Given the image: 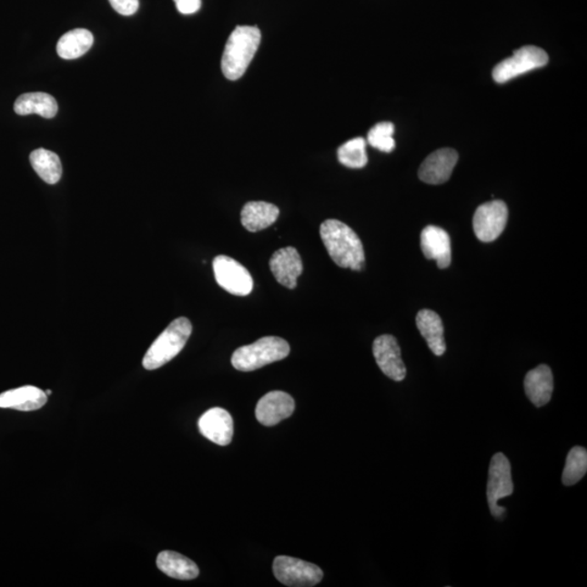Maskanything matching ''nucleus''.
Wrapping results in <instances>:
<instances>
[{"label":"nucleus","instance_id":"f257e3e1","mask_svg":"<svg viewBox=\"0 0 587 587\" xmlns=\"http://www.w3.org/2000/svg\"><path fill=\"white\" fill-rule=\"evenodd\" d=\"M320 237L329 257L344 269L361 271L365 266V250L359 237L345 223L339 220L324 221Z\"/></svg>","mask_w":587,"mask_h":587},{"label":"nucleus","instance_id":"f03ea898","mask_svg":"<svg viewBox=\"0 0 587 587\" xmlns=\"http://www.w3.org/2000/svg\"><path fill=\"white\" fill-rule=\"evenodd\" d=\"M261 42L258 27L239 25L228 37L221 60L223 75L230 81H237L245 75L254 59Z\"/></svg>","mask_w":587,"mask_h":587},{"label":"nucleus","instance_id":"7ed1b4c3","mask_svg":"<svg viewBox=\"0 0 587 587\" xmlns=\"http://www.w3.org/2000/svg\"><path fill=\"white\" fill-rule=\"evenodd\" d=\"M192 323L187 318H178L162 332L145 355L143 366L156 370L180 354L192 334Z\"/></svg>","mask_w":587,"mask_h":587},{"label":"nucleus","instance_id":"20e7f679","mask_svg":"<svg viewBox=\"0 0 587 587\" xmlns=\"http://www.w3.org/2000/svg\"><path fill=\"white\" fill-rule=\"evenodd\" d=\"M289 351L287 340L277 337H266L254 344L242 346L235 350L231 361L238 371H255L270 363L285 359Z\"/></svg>","mask_w":587,"mask_h":587},{"label":"nucleus","instance_id":"39448f33","mask_svg":"<svg viewBox=\"0 0 587 587\" xmlns=\"http://www.w3.org/2000/svg\"><path fill=\"white\" fill-rule=\"evenodd\" d=\"M513 490L511 461L504 454L497 452L490 463L488 490H486L490 511L495 518L504 516L506 508L499 506V501L511 496Z\"/></svg>","mask_w":587,"mask_h":587},{"label":"nucleus","instance_id":"423d86ee","mask_svg":"<svg viewBox=\"0 0 587 587\" xmlns=\"http://www.w3.org/2000/svg\"><path fill=\"white\" fill-rule=\"evenodd\" d=\"M273 573L279 582L292 587L315 586L323 579V572L316 564L288 556L274 559Z\"/></svg>","mask_w":587,"mask_h":587},{"label":"nucleus","instance_id":"0eeeda50","mask_svg":"<svg viewBox=\"0 0 587 587\" xmlns=\"http://www.w3.org/2000/svg\"><path fill=\"white\" fill-rule=\"evenodd\" d=\"M548 63L545 50L536 46H524L497 65L493 70V78L497 83H506L527 72L543 68Z\"/></svg>","mask_w":587,"mask_h":587},{"label":"nucleus","instance_id":"6e6552de","mask_svg":"<svg viewBox=\"0 0 587 587\" xmlns=\"http://www.w3.org/2000/svg\"><path fill=\"white\" fill-rule=\"evenodd\" d=\"M508 208L504 201L493 200L478 207L473 217V230L481 242L491 243L504 232Z\"/></svg>","mask_w":587,"mask_h":587},{"label":"nucleus","instance_id":"1a4fd4ad","mask_svg":"<svg viewBox=\"0 0 587 587\" xmlns=\"http://www.w3.org/2000/svg\"><path fill=\"white\" fill-rule=\"evenodd\" d=\"M212 266L216 281L227 292L237 296H248L253 290L254 281L250 273L231 257L218 256Z\"/></svg>","mask_w":587,"mask_h":587},{"label":"nucleus","instance_id":"9d476101","mask_svg":"<svg viewBox=\"0 0 587 587\" xmlns=\"http://www.w3.org/2000/svg\"><path fill=\"white\" fill-rule=\"evenodd\" d=\"M373 355L385 376L396 382H400L406 378V366L401 359L400 345L394 337L387 334L377 338L373 343Z\"/></svg>","mask_w":587,"mask_h":587},{"label":"nucleus","instance_id":"9b49d317","mask_svg":"<svg viewBox=\"0 0 587 587\" xmlns=\"http://www.w3.org/2000/svg\"><path fill=\"white\" fill-rule=\"evenodd\" d=\"M295 401L285 391L274 390L266 394L256 407V418L262 426L273 427L293 415Z\"/></svg>","mask_w":587,"mask_h":587},{"label":"nucleus","instance_id":"f8f14e48","mask_svg":"<svg viewBox=\"0 0 587 587\" xmlns=\"http://www.w3.org/2000/svg\"><path fill=\"white\" fill-rule=\"evenodd\" d=\"M200 433L217 445L227 446L231 443L234 434L233 418L230 412L222 408H211L200 417Z\"/></svg>","mask_w":587,"mask_h":587},{"label":"nucleus","instance_id":"ddd939ff","mask_svg":"<svg viewBox=\"0 0 587 587\" xmlns=\"http://www.w3.org/2000/svg\"><path fill=\"white\" fill-rule=\"evenodd\" d=\"M458 161L455 149L443 148L430 154L419 169V177L424 183L439 186L450 180Z\"/></svg>","mask_w":587,"mask_h":587},{"label":"nucleus","instance_id":"4468645a","mask_svg":"<svg viewBox=\"0 0 587 587\" xmlns=\"http://www.w3.org/2000/svg\"><path fill=\"white\" fill-rule=\"evenodd\" d=\"M270 269L279 284L293 289L298 287V279L303 273V261L294 248H281L271 257Z\"/></svg>","mask_w":587,"mask_h":587},{"label":"nucleus","instance_id":"2eb2a0df","mask_svg":"<svg viewBox=\"0 0 587 587\" xmlns=\"http://www.w3.org/2000/svg\"><path fill=\"white\" fill-rule=\"evenodd\" d=\"M421 249L427 259L435 260L440 269L451 262V242L449 233L439 227L429 226L421 233Z\"/></svg>","mask_w":587,"mask_h":587},{"label":"nucleus","instance_id":"dca6fc26","mask_svg":"<svg viewBox=\"0 0 587 587\" xmlns=\"http://www.w3.org/2000/svg\"><path fill=\"white\" fill-rule=\"evenodd\" d=\"M524 390L535 407H543L552 400L553 377L551 368L540 365L528 372L524 379Z\"/></svg>","mask_w":587,"mask_h":587},{"label":"nucleus","instance_id":"f3484780","mask_svg":"<svg viewBox=\"0 0 587 587\" xmlns=\"http://www.w3.org/2000/svg\"><path fill=\"white\" fill-rule=\"evenodd\" d=\"M46 402V393L35 387L10 390L0 395V408H10L19 411L41 410Z\"/></svg>","mask_w":587,"mask_h":587},{"label":"nucleus","instance_id":"a211bd4d","mask_svg":"<svg viewBox=\"0 0 587 587\" xmlns=\"http://www.w3.org/2000/svg\"><path fill=\"white\" fill-rule=\"evenodd\" d=\"M417 327L435 356L445 354L444 326L435 311L423 309L418 312Z\"/></svg>","mask_w":587,"mask_h":587},{"label":"nucleus","instance_id":"6ab92c4d","mask_svg":"<svg viewBox=\"0 0 587 587\" xmlns=\"http://www.w3.org/2000/svg\"><path fill=\"white\" fill-rule=\"evenodd\" d=\"M279 210L276 205L266 201H250L244 206L240 221L249 232H259L278 220Z\"/></svg>","mask_w":587,"mask_h":587},{"label":"nucleus","instance_id":"aec40b11","mask_svg":"<svg viewBox=\"0 0 587 587\" xmlns=\"http://www.w3.org/2000/svg\"><path fill=\"white\" fill-rule=\"evenodd\" d=\"M16 115H38L52 119L58 113V104L52 95L47 93H26L21 95L15 103Z\"/></svg>","mask_w":587,"mask_h":587},{"label":"nucleus","instance_id":"412c9836","mask_svg":"<svg viewBox=\"0 0 587 587\" xmlns=\"http://www.w3.org/2000/svg\"><path fill=\"white\" fill-rule=\"evenodd\" d=\"M157 567L167 577L177 580H194L199 575L197 564L176 552H160L157 558Z\"/></svg>","mask_w":587,"mask_h":587},{"label":"nucleus","instance_id":"4be33fe9","mask_svg":"<svg viewBox=\"0 0 587 587\" xmlns=\"http://www.w3.org/2000/svg\"><path fill=\"white\" fill-rule=\"evenodd\" d=\"M94 44V36L86 29L66 32L57 44L59 57L66 60L77 59L86 55Z\"/></svg>","mask_w":587,"mask_h":587},{"label":"nucleus","instance_id":"5701e85b","mask_svg":"<svg viewBox=\"0 0 587 587\" xmlns=\"http://www.w3.org/2000/svg\"><path fill=\"white\" fill-rule=\"evenodd\" d=\"M30 162L33 169L43 181L48 184H56L60 181L63 176V165L59 156L50 150L38 148L30 155Z\"/></svg>","mask_w":587,"mask_h":587},{"label":"nucleus","instance_id":"b1692460","mask_svg":"<svg viewBox=\"0 0 587 587\" xmlns=\"http://www.w3.org/2000/svg\"><path fill=\"white\" fill-rule=\"evenodd\" d=\"M587 471V451L584 447L575 446L569 451L566 467L562 473V483L572 486L583 479Z\"/></svg>","mask_w":587,"mask_h":587},{"label":"nucleus","instance_id":"393cba45","mask_svg":"<svg viewBox=\"0 0 587 587\" xmlns=\"http://www.w3.org/2000/svg\"><path fill=\"white\" fill-rule=\"evenodd\" d=\"M338 157L345 167L361 169L368 164L365 138L356 137L346 142L339 148Z\"/></svg>","mask_w":587,"mask_h":587},{"label":"nucleus","instance_id":"a878e982","mask_svg":"<svg viewBox=\"0 0 587 587\" xmlns=\"http://www.w3.org/2000/svg\"><path fill=\"white\" fill-rule=\"evenodd\" d=\"M395 127L390 122H381L374 126L368 133V143L372 147L381 150L384 153H391L396 144L393 137Z\"/></svg>","mask_w":587,"mask_h":587},{"label":"nucleus","instance_id":"bb28decb","mask_svg":"<svg viewBox=\"0 0 587 587\" xmlns=\"http://www.w3.org/2000/svg\"><path fill=\"white\" fill-rule=\"evenodd\" d=\"M113 8L122 15H133L137 13L139 7L138 0H109Z\"/></svg>","mask_w":587,"mask_h":587},{"label":"nucleus","instance_id":"cd10ccee","mask_svg":"<svg viewBox=\"0 0 587 587\" xmlns=\"http://www.w3.org/2000/svg\"><path fill=\"white\" fill-rule=\"evenodd\" d=\"M175 3L178 13L182 15H193L201 7V0H175Z\"/></svg>","mask_w":587,"mask_h":587},{"label":"nucleus","instance_id":"c85d7f7f","mask_svg":"<svg viewBox=\"0 0 587 587\" xmlns=\"http://www.w3.org/2000/svg\"><path fill=\"white\" fill-rule=\"evenodd\" d=\"M45 393H46L47 396L52 395V390H48L45 391Z\"/></svg>","mask_w":587,"mask_h":587}]
</instances>
